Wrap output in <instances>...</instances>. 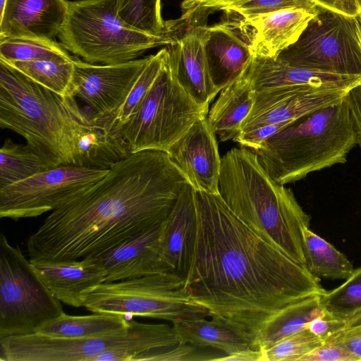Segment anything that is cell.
<instances>
[{
	"label": "cell",
	"instance_id": "cell-1",
	"mask_svg": "<svg viewBox=\"0 0 361 361\" xmlns=\"http://www.w3.org/2000/svg\"><path fill=\"white\" fill-rule=\"evenodd\" d=\"M197 234L185 286L209 316L255 343L283 308L326 290L306 268L265 241L219 194L195 190Z\"/></svg>",
	"mask_w": 361,
	"mask_h": 361
},
{
	"label": "cell",
	"instance_id": "cell-2",
	"mask_svg": "<svg viewBox=\"0 0 361 361\" xmlns=\"http://www.w3.org/2000/svg\"><path fill=\"white\" fill-rule=\"evenodd\" d=\"M188 182L167 152L132 153L87 190L51 212L28 238L30 261L95 256L159 225Z\"/></svg>",
	"mask_w": 361,
	"mask_h": 361
},
{
	"label": "cell",
	"instance_id": "cell-3",
	"mask_svg": "<svg viewBox=\"0 0 361 361\" xmlns=\"http://www.w3.org/2000/svg\"><path fill=\"white\" fill-rule=\"evenodd\" d=\"M75 98L49 90L0 59V126L23 137L50 169H108L130 155L109 122L85 113Z\"/></svg>",
	"mask_w": 361,
	"mask_h": 361
},
{
	"label": "cell",
	"instance_id": "cell-4",
	"mask_svg": "<svg viewBox=\"0 0 361 361\" xmlns=\"http://www.w3.org/2000/svg\"><path fill=\"white\" fill-rule=\"evenodd\" d=\"M219 194L231 212L265 241L305 266L303 229L311 216L293 191L274 181L257 154L242 147L221 159Z\"/></svg>",
	"mask_w": 361,
	"mask_h": 361
},
{
	"label": "cell",
	"instance_id": "cell-5",
	"mask_svg": "<svg viewBox=\"0 0 361 361\" xmlns=\"http://www.w3.org/2000/svg\"><path fill=\"white\" fill-rule=\"evenodd\" d=\"M356 145L345 97L338 104L296 119L252 151L271 178L286 185L345 163Z\"/></svg>",
	"mask_w": 361,
	"mask_h": 361
},
{
	"label": "cell",
	"instance_id": "cell-6",
	"mask_svg": "<svg viewBox=\"0 0 361 361\" xmlns=\"http://www.w3.org/2000/svg\"><path fill=\"white\" fill-rule=\"evenodd\" d=\"M173 325L146 324L131 317L127 333L89 338H55L38 333L0 338L1 361H141L173 348Z\"/></svg>",
	"mask_w": 361,
	"mask_h": 361
},
{
	"label": "cell",
	"instance_id": "cell-7",
	"mask_svg": "<svg viewBox=\"0 0 361 361\" xmlns=\"http://www.w3.org/2000/svg\"><path fill=\"white\" fill-rule=\"evenodd\" d=\"M169 31L153 35L125 22L117 0L68 1V10L58 37L67 51L95 64H114L136 59L147 50L176 41Z\"/></svg>",
	"mask_w": 361,
	"mask_h": 361
},
{
	"label": "cell",
	"instance_id": "cell-8",
	"mask_svg": "<svg viewBox=\"0 0 361 361\" xmlns=\"http://www.w3.org/2000/svg\"><path fill=\"white\" fill-rule=\"evenodd\" d=\"M84 307L92 313L149 317L172 324L209 316L191 298L185 279L172 271L104 282L87 292Z\"/></svg>",
	"mask_w": 361,
	"mask_h": 361
},
{
	"label": "cell",
	"instance_id": "cell-9",
	"mask_svg": "<svg viewBox=\"0 0 361 361\" xmlns=\"http://www.w3.org/2000/svg\"><path fill=\"white\" fill-rule=\"evenodd\" d=\"M209 109L197 104L176 80L168 54L136 114L116 130L130 153L143 150L167 152L171 145Z\"/></svg>",
	"mask_w": 361,
	"mask_h": 361
},
{
	"label": "cell",
	"instance_id": "cell-10",
	"mask_svg": "<svg viewBox=\"0 0 361 361\" xmlns=\"http://www.w3.org/2000/svg\"><path fill=\"white\" fill-rule=\"evenodd\" d=\"M64 313L20 247L0 235V338L36 332Z\"/></svg>",
	"mask_w": 361,
	"mask_h": 361
},
{
	"label": "cell",
	"instance_id": "cell-11",
	"mask_svg": "<svg viewBox=\"0 0 361 361\" xmlns=\"http://www.w3.org/2000/svg\"><path fill=\"white\" fill-rule=\"evenodd\" d=\"M277 59L309 69L361 76V25L357 17L318 6L298 40Z\"/></svg>",
	"mask_w": 361,
	"mask_h": 361
},
{
	"label": "cell",
	"instance_id": "cell-12",
	"mask_svg": "<svg viewBox=\"0 0 361 361\" xmlns=\"http://www.w3.org/2000/svg\"><path fill=\"white\" fill-rule=\"evenodd\" d=\"M108 169L61 166L1 188L0 217L18 221L51 212L87 190Z\"/></svg>",
	"mask_w": 361,
	"mask_h": 361
},
{
	"label": "cell",
	"instance_id": "cell-13",
	"mask_svg": "<svg viewBox=\"0 0 361 361\" xmlns=\"http://www.w3.org/2000/svg\"><path fill=\"white\" fill-rule=\"evenodd\" d=\"M171 20L176 41L166 47L178 83L200 106L209 105L219 91L211 78L205 52L207 18L212 11L195 8Z\"/></svg>",
	"mask_w": 361,
	"mask_h": 361
},
{
	"label": "cell",
	"instance_id": "cell-14",
	"mask_svg": "<svg viewBox=\"0 0 361 361\" xmlns=\"http://www.w3.org/2000/svg\"><path fill=\"white\" fill-rule=\"evenodd\" d=\"M149 58L114 64H95L73 58L71 94L90 106L94 116L111 121Z\"/></svg>",
	"mask_w": 361,
	"mask_h": 361
},
{
	"label": "cell",
	"instance_id": "cell-15",
	"mask_svg": "<svg viewBox=\"0 0 361 361\" xmlns=\"http://www.w3.org/2000/svg\"><path fill=\"white\" fill-rule=\"evenodd\" d=\"M350 90L293 86L255 92L252 108L240 133L262 126L294 121L341 102Z\"/></svg>",
	"mask_w": 361,
	"mask_h": 361
},
{
	"label": "cell",
	"instance_id": "cell-16",
	"mask_svg": "<svg viewBox=\"0 0 361 361\" xmlns=\"http://www.w3.org/2000/svg\"><path fill=\"white\" fill-rule=\"evenodd\" d=\"M167 153L195 190L219 193L221 159L207 116L197 120Z\"/></svg>",
	"mask_w": 361,
	"mask_h": 361
},
{
	"label": "cell",
	"instance_id": "cell-17",
	"mask_svg": "<svg viewBox=\"0 0 361 361\" xmlns=\"http://www.w3.org/2000/svg\"><path fill=\"white\" fill-rule=\"evenodd\" d=\"M164 222L128 238L94 257L104 282H115L169 271L161 257Z\"/></svg>",
	"mask_w": 361,
	"mask_h": 361
},
{
	"label": "cell",
	"instance_id": "cell-18",
	"mask_svg": "<svg viewBox=\"0 0 361 361\" xmlns=\"http://www.w3.org/2000/svg\"><path fill=\"white\" fill-rule=\"evenodd\" d=\"M205 52L214 86L220 92L253 56L247 30L236 17L207 26Z\"/></svg>",
	"mask_w": 361,
	"mask_h": 361
},
{
	"label": "cell",
	"instance_id": "cell-19",
	"mask_svg": "<svg viewBox=\"0 0 361 361\" xmlns=\"http://www.w3.org/2000/svg\"><path fill=\"white\" fill-rule=\"evenodd\" d=\"M245 73L255 92L293 86L352 89L361 85V76L309 69L255 55Z\"/></svg>",
	"mask_w": 361,
	"mask_h": 361
},
{
	"label": "cell",
	"instance_id": "cell-20",
	"mask_svg": "<svg viewBox=\"0 0 361 361\" xmlns=\"http://www.w3.org/2000/svg\"><path fill=\"white\" fill-rule=\"evenodd\" d=\"M68 10L65 0H6L0 14V39L26 37L54 40Z\"/></svg>",
	"mask_w": 361,
	"mask_h": 361
},
{
	"label": "cell",
	"instance_id": "cell-21",
	"mask_svg": "<svg viewBox=\"0 0 361 361\" xmlns=\"http://www.w3.org/2000/svg\"><path fill=\"white\" fill-rule=\"evenodd\" d=\"M197 234L195 189L188 182L164 222L161 257L166 269L185 279Z\"/></svg>",
	"mask_w": 361,
	"mask_h": 361
},
{
	"label": "cell",
	"instance_id": "cell-22",
	"mask_svg": "<svg viewBox=\"0 0 361 361\" xmlns=\"http://www.w3.org/2000/svg\"><path fill=\"white\" fill-rule=\"evenodd\" d=\"M317 11L292 8L238 18L247 31L253 55L277 58L298 40Z\"/></svg>",
	"mask_w": 361,
	"mask_h": 361
},
{
	"label": "cell",
	"instance_id": "cell-23",
	"mask_svg": "<svg viewBox=\"0 0 361 361\" xmlns=\"http://www.w3.org/2000/svg\"><path fill=\"white\" fill-rule=\"evenodd\" d=\"M30 262L52 295L71 307L84 306L87 292L104 282V272L92 257Z\"/></svg>",
	"mask_w": 361,
	"mask_h": 361
},
{
	"label": "cell",
	"instance_id": "cell-24",
	"mask_svg": "<svg viewBox=\"0 0 361 361\" xmlns=\"http://www.w3.org/2000/svg\"><path fill=\"white\" fill-rule=\"evenodd\" d=\"M219 92V97L208 111V123L221 141L234 140L240 133L255 99V91L245 68Z\"/></svg>",
	"mask_w": 361,
	"mask_h": 361
},
{
	"label": "cell",
	"instance_id": "cell-25",
	"mask_svg": "<svg viewBox=\"0 0 361 361\" xmlns=\"http://www.w3.org/2000/svg\"><path fill=\"white\" fill-rule=\"evenodd\" d=\"M179 343L200 348H212L226 355L254 348V342L245 334L216 319L205 317L172 324Z\"/></svg>",
	"mask_w": 361,
	"mask_h": 361
},
{
	"label": "cell",
	"instance_id": "cell-26",
	"mask_svg": "<svg viewBox=\"0 0 361 361\" xmlns=\"http://www.w3.org/2000/svg\"><path fill=\"white\" fill-rule=\"evenodd\" d=\"M130 317L109 313L73 316L63 313L41 324L35 333L63 338H89L127 333Z\"/></svg>",
	"mask_w": 361,
	"mask_h": 361
},
{
	"label": "cell",
	"instance_id": "cell-27",
	"mask_svg": "<svg viewBox=\"0 0 361 361\" xmlns=\"http://www.w3.org/2000/svg\"><path fill=\"white\" fill-rule=\"evenodd\" d=\"M320 295L307 298L283 308L263 326L257 341V349L265 350L306 329L312 319L326 313L320 305Z\"/></svg>",
	"mask_w": 361,
	"mask_h": 361
},
{
	"label": "cell",
	"instance_id": "cell-28",
	"mask_svg": "<svg viewBox=\"0 0 361 361\" xmlns=\"http://www.w3.org/2000/svg\"><path fill=\"white\" fill-rule=\"evenodd\" d=\"M302 235L305 267L314 277L346 280L350 276L354 269L344 254L308 227Z\"/></svg>",
	"mask_w": 361,
	"mask_h": 361
},
{
	"label": "cell",
	"instance_id": "cell-29",
	"mask_svg": "<svg viewBox=\"0 0 361 361\" xmlns=\"http://www.w3.org/2000/svg\"><path fill=\"white\" fill-rule=\"evenodd\" d=\"M49 169L28 145L7 139L0 149V189Z\"/></svg>",
	"mask_w": 361,
	"mask_h": 361
},
{
	"label": "cell",
	"instance_id": "cell-30",
	"mask_svg": "<svg viewBox=\"0 0 361 361\" xmlns=\"http://www.w3.org/2000/svg\"><path fill=\"white\" fill-rule=\"evenodd\" d=\"M3 61L49 90L63 97L72 96L73 58L67 61Z\"/></svg>",
	"mask_w": 361,
	"mask_h": 361
},
{
	"label": "cell",
	"instance_id": "cell-31",
	"mask_svg": "<svg viewBox=\"0 0 361 361\" xmlns=\"http://www.w3.org/2000/svg\"><path fill=\"white\" fill-rule=\"evenodd\" d=\"M0 59L67 61L73 57L61 44L54 40L10 37L0 39Z\"/></svg>",
	"mask_w": 361,
	"mask_h": 361
},
{
	"label": "cell",
	"instance_id": "cell-32",
	"mask_svg": "<svg viewBox=\"0 0 361 361\" xmlns=\"http://www.w3.org/2000/svg\"><path fill=\"white\" fill-rule=\"evenodd\" d=\"M320 305L331 317L346 321L361 312V267L338 288L319 297Z\"/></svg>",
	"mask_w": 361,
	"mask_h": 361
},
{
	"label": "cell",
	"instance_id": "cell-33",
	"mask_svg": "<svg viewBox=\"0 0 361 361\" xmlns=\"http://www.w3.org/2000/svg\"><path fill=\"white\" fill-rule=\"evenodd\" d=\"M167 54L168 48L164 47L157 54L149 56L125 103L110 123L114 130H116L126 124L136 114L142 101L158 76Z\"/></svg>",
	"mask_w": 361,
	"mask_h": 361
},
{
	"label": "cell",
	"instance_id": "cell-34",
	"mask_svg": "<svg viewBox=\"0 0 361 361\" xmlns=\"http://www.w3.org/2000/svg\"><path fill=\"white\" fill-rule=\"evenodd\" d=\"M118 13L128 25L153 35L169 31L161 16V0H117Z\"/></svg>",
	"mask_w": 361,
	"mask_h": 361
},
{
	"label": "cell",
	"instance_id": "cell-35",
	"mask_svg": "<svg viewBox=\"0 0 361 361\" xmlns=\"http://www.w3.org/2000/svg\"><path fill=\"white\" fill-rule=\"evenodd\" d=\"M324 342L305 329L283 338L267 349L261 350L263 361H299Z\"/></svg>",
	"mask_w": 361,
	"mask_h": 361
},
{
	"label": "cell",
	"instance_id": "cell-36",
	"mask_svg": "<svg viewBox=\"0 0 361 361\" xmlns=\"http://www.w3.org/2000/svg\"><path fill=\"white\" fill-rule=\"evenodd\" d=\"M292 8L317 11L318 5L314 0H238L221 11L227 16L246 18Z\"/></svg>",
	"mask_w": 361,
	"mask_h": 361
},
{
	"label": "cell",
	"instance_id": "cell-37",
	"mask_svg": "<svg viewBox=\"0 0 361 361\" xmlns=\"http://www.w3.org/2000/svg\"><path fill=\"white\" fill-rule=\"evenodd\" d=\"M299 361H360V360L341 345L334 341H326L302 357Z\"/></svg>",
	"mask_w": 361,
	"mask_h": 361
},
{
	"label": "cell",
	"instance_id": "cell-38",
	"mask_svg": "<svg viewBox=\"0 0 361 361\" xmlns=\"http://www.w3.org/2000/svg\"><path fill=\"white\" fill-rule=\"evenodd\" d=\"M200 348L188 343H179L177 345L159 351L154 361H197L209 360L206 354L200 353Z\"/></svg>",
	"mask_w": 361,
	"mask_h": 361
},
{
	"label": "cell",
	"instance_id": "cell-39",
	"mask_svg": "<svg viewBox=\"0 0 361 361\" xmlns=\"http://www.w3.org/2000/svg\"><path fill=\"white\" fill-rule=\"evenodd\" d=\"M343 325V321L336 319L326 313L324 316L316 317L309 322L306 329L325 341L334 334L340 331Z\"/></svg>",
	"mask_w": 361,
	"mask_h": 361
},
{
	"label": "cell",
	"instance_id": "cell-40",
	"mask_svg": "<svg viewBox=\"0 0 361 361\" xmlns=\"http://www.w3.org/2000/svg\"><path fill=\"white\" fill-rule=\"evenodd\" d=\"M326 341L341 345L361 360V326L338 331Z\"/></svg>",
	"mask_w": 361,
	"mask_h": 361
},
{
	"label": "cell",
	"instance_id": "cell-41",
	"mask_svg": "<svg viewBox=\"0 0 361 361\" xmlns=\"http://www.w3.org/2000/svg\"><path fill=\"white\" fill-rule=\"evenodd\" d=\"M346 98L356 134L357 145L361 149V85L351 89Z\"/></svg>",
	"mask_w": 361,
	"mask_h": 361
},
{
	"label": "cell",
	"instance_id": "cell-42",
	"mask_svg": "<svg viewBox=\"0 0 361 361\" xmlns=\"http://www.w3.org/2000/svg\"><path fill=\"white\" fill-rule=\"evenodd\" d=\"M319 6L342 13L357 17L361 13V0H314Z\"/></svg>",
	"mask_w": 361,
	"mask_h": 361
},
{
	"label": "cell",
	"instance_id": "cell-43",
	"mask_svg": "<svg viewBox=\"0 0 361 361\" xmlns=\"http://www.w3.org/2000/svg\"><path fill=\"white\" fill-rule=\"evenodd\" d=\"M238 0H183L181 4L184 11L204 8L211 11L221 10Z\"/></svg>",
	"mask_w": 361,
	"mask_h": 361
},
{
	"label": "cell",
	"instance_id": "cell-44",
	"mask_svg": "<svg viewBox=\"0 0 361 361\" xmlns=\"http://www.w3.org/2000/svg\"><path fill=\"white\" fill-rule=\"evenodd\" d=\"M217 361H263L262 351L259 349L249 348L216 357Z\"/></svg>",
	"mask_w": 361,
	"mask_h": 361
},
{
	"label": "cell",
	"instance_id": "cell-45",
	"mask_svg": "<svg viewBox=\"0 0 361 361\" xmlns=\"http://www.w3.org/2000/svg\"><path fill=\"white\" fill-rule=\"evenodd\" d=\"M360 326H361V312L345 321L344 325L341 330L353 329Z\"/></svg>",
	"mask_w": 361,
	"mask_h": 361
},
{
	"label": "cell",
	"instance_id": "cell-46",
	"mask_svg": "<svg viewBox=\"0 0 361 361\" xmlns=\"http://www.w3.org/2000/svg\"><path fill=\"white\" fill-rule=\"evenodd\" d=\"M6 0H0V14L3 12Z\"/></svg>",
	"mask_w": 361,
	"mask_h": 361
},
{
	"label": "cell",
	"instance_id": "cell-47",
	"mask_svg": "<svg viewBox=\"0 0 361 361\" xmlns=\"http://www.w3.org/2000/svg\"><path fill=\"white\" fill-rule=\"evenodd\" d=\"M357 18L358 20V21L360 22V25H361V13H360L357 16Z\"/></svg>",
	"mask_w": 361,
	"mask_h": 361
}]
</instances>
